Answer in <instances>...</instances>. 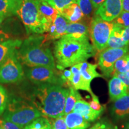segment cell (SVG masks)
Listing matches in <instances>:
<instances>
[{"label": "cell", "instance_id": "obj_18", "mask_svg": "<svg viewBox=\"0 0 129 129\" xmlns=\"http://www.w3.org/2000/svg\"><path fill=\"white\" fill-rule=\"evenodd\" d=\"M69 23H77L84 18V14L81 10L78 3H74L67 6L59 13Z\"/></svg>", "mask_w": 129, "mask_h": 129}, {"label": "cell", "instance_id": "obj_8", "mask_svg": "<svg viewBox=\"0 0 129 129\" xmlns=\"http://www.w3.org/2000/svg\"><path fill=\"white\" fill-rule=\"evenodd\" d=\"M26 77L32 83L38 85L55 84L63 87L64 84L60 75L54 71V69L47 67L30 68L26 72Z\"/></svg>", "mask_w": 129, "mask_h": 129}, {"label": "cell", "instance_id": "obj_19", "mask_svg": "<svg viewBox=\"0 0 129 129\" xmlns=\"http://www.w3.org/2000/svg\"><path fill=\"white\" fill-rule=\"evenodd\" d=\"M64 117L69 129H87L90 126V122L78 113L72 112Z\"/></svg>", "mask_w": 129, "mask_h": 129}, {"label": "cell", "instance_id": "obj_26", "mask_svg": "<svg viewBox=\"0 0 129 129\" xmlns=\"http://www.w3.org/2000/svg\"><path fill=\"white\" fill-rule=\"evenodd\" d=\"M129 72V54H125L115 62L114 67V73H125Z\"/></svg>", "mask_w": 129, "mask_h": 129}, {"label": "cell", "instance_id": "obj_36", "mask_svg": "<svg viewBox=\"0 0 129 129\" xmlns=\"http://www.w3.org/2000/svg\"><path fill=\"white\" fill-rule=\"evenodd\" d=\"M9 40H10V35L3 32V30H0V43H2V42L6 41Z\"/></svg>", "mask_w": 129, "mask_h": 129}, {"label": "cell", "instance_id": "obj_37", "mask_svg": "<svg viewBox=\"0 0 129 129\" xmlns=\"http://www.w3.org/2000/svg\"><path fill=\"white\" fill-rule=\"evenodd\" d=\"M91 1L94 9L97 10L104 3L105 0H91Z\"/></svg>", "mask_w": 129, "mask_h": 129}, {"label": "cell", "instance_id": "obj_42", "mask_svg": "<svg viewBox=\"0 0 129 129\" xmlns=\"http://www.w3.org/2000/svg\"><path fill=\"white\" fill-rule=\"evenodd\" d=\"M124 129H129V121H128L127 122H126L125 124L124 128Z\"/></svg>", "mask_w": 129, "mask_h": 129}, {"label": "cell", "instance_id": "obj_30", "mask_svg": "<svg viewBox=\"0 0 129 129\" xmlns=\"http://www.w3.org/2000/svg\"><path fill=\"white\" fill-rule=\"evenodd\" d=\"M8 105V94L6 88L0 85V115L7 109Z\"/></svg>", "mask_w": 129, "mask_h": 129}, {"label": "cell", "instance_id": "obj_31", "mask_svg": "<svg viewBox=\"0 0 129 129\" xmlns=\"http://www.w3.org/2000/svg\"><path fill=\"white\" fill-rule=\"evenodd\" d=\"M51 129H69L66 124L64 117H59L57 118H51Z\"/></svg>", "mask_w": 129, "mask_h": 129}, {"label": "cell", "instance_id": "obj_28", "mask_svg": "<svg viewBox=\"0 0 129 129\" xmlns=\"http://www.w3.org/2000/svg\"><path fill=\"white\" fill-rule=\"evenodd\" d=\"M112 22L114 25L118 26L123 29L129 26V12L122 11Z\"/></svg>", "mask_w": 129, "mask_h": 129}, {"label": "cell", "instance_id": "obj_41", "mask_svg": "<svg viewBox=\"0 0 129 129\" xmlns=\"http://www.w3.org/2000/svg\"><path fill=\"white\" fill-rule=\"evenodd\" d=\"M6 17H7L6 16L0 15V28H1V25H2L3 21H4V20L6 18Z\"/></svg>", "mask_w": 129, "mask_h": 129}, {"label": "cell", "instance_id": "obj_23", "mask_svg": "<svg viewBox=\"0 0 129 129\" xmlns=\"http://www.w3.org/2000/svg\"><path fill=\"white\" fill-rule=\"evenodd\" d=\"M37 4L40 12L46 19L50 26V25L55 20L56 17L60 14L57 10L46 1L43 0H37Z\"/></svg>", "mask_w": 129, "mask_h": 129}, {"label": "cell", "instance_id": "obj_20", "mask_svg": "<svg viewBox=\"0 0 129 129\" xmlns=\"http://www.w3.org/2000/svg\"><path fill=\"white\" fill-rule=\"evenodd\" d=\"M23 0H0V15H17Z\"/></svg>", "mask_w": 129, "mask_h": 129}, {"label": "cell", "instance_id": "obj_44", "mask_svg": "<svg viewBox=\"0 0 129 129\" xmlns=\"http://www.w3.org/2000/svg\"><path fill=\"white\" fill-rule=\"evenodd\" d=\"M0 129H4V128H3V127H1V125H0Z\"/></svg>", "mask_w": 129, "mask_h": 129}, {"label": "cell", "instance_id": "obj_5", "mask_svg": "<svg viewBox=\"0 0 129 129\" xmlns=\"http://www.w3.org/2000/svg\"><path fill=\"white\" fill-rule=\"evenodd\" d=\"M41 116V112L34 106L30 105L24 101H13L7 105L3 119L24 128Z\"/></svg>", "mask_w": 129, "mask_h": 129}, {"label": "cell", "instance_id": "obj_7", "mask_svg": "<svg viewBox=\"0 0 129 129\" xmlns=\"http://www.w3.org/2000/svg\"><path fill=\"white\" fill-rule=\"evenodd\" d=\"M128 47L122 48H106L101 51L98 57V66L103 75L106 78L113 75L115 62L128 54Z\"/></svg>", "mask_w": 129, "mask_h": 129}, {"label": "cell", "instance_id": "obj_40", "mask_svg": "<svg viewBox=\"0 0 129 129\" xmlns=\"http://www.w3.org/2000/svg\"><path fill=\"white\" fill-rule=\"evenodd\" d=\"M101 126V121L97 122L94 125H93V126H91L90 128L88 129H100Z\"/></svg>", "mask_w": 129, "mask_h": 129}, {"label": "cell", "instance_id": "obj_29", "mask_svg": "<svg viewBox=\"0 0 129 129\" xmlns=\"http://www.w3.org/2000/svg\"><path fill=\"white\" fill-rule=\"evenodd\" d=\"M78 4L84 16L87 17L91 15L94 10L91 0H78Z\"/></svg>", "mask_w": 129, "mask_h": 129}, {"label": "cell", "instance_id": "obj_15", "mask_svg": "<svg viewBox=\"0 0 129 129\" xmlns=\"http://www.w3.org/2000/svg\"><path fill=\"white\" fill-rule=\"evenodd\" d=\"M22 44L20 40H9L0 43V67L10 56L17 52Z\"/></svg>", "mask_w": 129, "mask_h": 129}, {"label": "cell", "instance_id": "obj_9", "mask_svg": "<svg viewBox=\"0 0 129 129\" xmlns=\"http://www.w3.org/2000/svg\"><path fill=\"white\" fill-rule=\"evenodd\" d=\"M24 73L17 53L10 56L0 67V83H17L23 78Z\"/></svg>", "mask_w": 129, "mask_h": 129}, {"label": "cell", "instance_id": "obj_4", "mask_svg": "<svg viewBox=\"0 0 129 129\" xmlns=\"http://www.w3.org/2000/svg\"><path fill=\"white\" fill-rule=\"evenodd\" d=\"M17 15L23 23L28 35L46 33L49 25L38 8L37 0H23Z\"/></svg>", "mask_w": 129, "mask_h": 129}, {"label": "cell", "instance_id": "obj_22", "mask_svg": "<svg viewBox=\"0 0 129 129\" xmlns=\"http://www.w3.org/2000/svg\"><path fill=\"white\" fill-rule=\"evenodd\" d=\"M124 29L114 25L111 34L108 41L106 48H122L128 47V45L127 44L122 38V32Z\"/></svg>", "mask_w": 129, "mask_h": 129}, {"label": "cell", "instance_id": "obj_17", "mask_svg": "<svg viewBox=\"0 0 129 129\" xmlns=\"http://www.w3.org/2000/svg\"><path fill=\"white\" fill-rule=\"evenodd\" d=\"M72 112L78 113L88 121H94L100 117L102 113L97 112L90 107L89 103L84 101L79 100L74 106Z\"/></svg>", "mask_w": 129, "mask_h": 129}, {"label": "cell", "instance_id": "obj_27", "mask_svg": "<svg viewBox=\"0 0 129 129\" xmlns=\"http://www.w3.org/2000/svg\"><path fill=\"white\" fill-rule=\"evenodd\" d=\"M50 4L54 9L60 13L64 7L68 6L74 4V3H78V0H43Z\"/></svg>", "mask_w": 129, "mask_h": 129}, {"label": "cell", "instance_id": "obj_3", "mask_svg": "<svg viewBox=\"0 0 129 129\" xmlns=\"http://www.w3.org/2000/svg\"><path fill=\"white\" fill-rule=\"evenodd\" d=\"M46 35H34L25 40L17 52L20 63L27 67H47L55 69L56 63L49 48L45 46Z\"/></svg>", "mask_w": 129, "mask_h": 129}, {"label": "cell", "instance_id": "obj_24", "mask_svg": "<svg viewBox=\"0 0 129 129\" xmlns=\"http://www.w3.org/2000/svg\"><path fill=\"white\" fill-rule=\"evenodd\" d=\"M69 92L66 101L63 117H64L69 113L72 112L77 102L79 100L83 99L80 93L77 90L72 87H69Z\"/></svg>", "mask_w": 129, "mask_h": 129}, {"label": "cell", "instance_id": "obj_13", "mask_svg": "<svg viewBox=\"0 0 129 129\" xmlns=\"http://www.w3.org/2000/svg\"><path fill=\"white\" fill-rule=\"evenodd\" d=\"M70 70L72 72V76L69 81L68 88L72 87L77 90H84L88 91L91 94V97L94 96L95 94L91 90L90 84L88 83L82 76L78 65L75 64L73 67H71Z\"/></svg>", "mask_w": 129, "mask_h": 129}, {"label": "cell", "instance_id": "obj_35", "mask_svg": "<svg viewBox=\"0 0 129 129\" xmlns=\"http://www.w3.org/2000/svg\"><path fill=\"white\" fill-rule=\"evenodd\" d=\"M122 38L127 44L129 45V26L122 30Z\"/></svg>", "mask_w": 129, "mask_h": 129}, {"label": "cell", "instance_id": "obj_12", "mask_svg": "<svg viewBox=\"0 0 129 129\" xmlns=\"http://www.w3.org/2000/svg\"><path fill=\"white\" fill-rule=\"evenodd\" d=\"M69 22L64 19L62 16L59 14L54 22L50 25L47 34L46 35V40H59L64 36L66 34L67 25Z\"/></svg>", "mask_w": 129, "mask_h": 129}, {"label": "cell", "instance_id": "obj_11", "mask_svg": "<svg viewBox=\"0 0 129 129\" xmlns=\"http://www.w3.org/2000/svg\"><path fill=\"white\" fill-rule=\"evenodd\" d=\"M110 113L115 121L129 117V93L114 101L111 108Z\"/></svg>", "mask_w": 129, "mask_h": 129}, {"label": "cell", "instance_id": "obj_14", "mask_svg": "<svg viewBox=\"0 0 129 129\" xmlns=\"http://www.w3.org/2000/svg\"><path fill=\"white\" fill-rule=\"evenodd\" d=\"M109 98L112 101L122 98L128 93V88L120 78L113 75L108 83Z\"/></svg>", "mask_w": 129, "mask_h": 129}, {"label": "cell", "instance_id": "obj_25", "mask_svg": "<svg viewBox=\"0 0 129 129\" xmlns=\"http://www.w3.org/2000/svg\"><path fill=\"white\" fill-rule=\"evenodd\" d=\"M23 129H51V125L48 118L40 117L24 127Z\"/></svg>", "mask_w": 129, "mask_h": 129}, {"label": "cell", "instance_id": "obj_1", "mask_svg": "<svg viewBox=\"0 0 129 129\" xmlns=\"http://www.w3.org/2000/svg\"><path fill=\"white\" fill-rule=\"evenodd\" d=\"M96 50L89 39L78 40L64 35L54 43L56 67L60 71L73 67L95 56Z\"/></svg>", "mask_w": 129, "mask_h": 129}, {"label": "cell", "instance_id": "obj_16", "mask_svg": "<svg viewBox=\"0 0 129 129\" xmlns=\"http://www.w3.org/2000/svg\"><path fill=\"white\" fill-rule=\"evenodd\" d=\"M64 35L78 40L89 39L90 30L87 26L80 22L68 23Z\"/></svg>", "mask_w": 129, "mask_h": 129}, {"label": "cell", "instance_id": "obj_6", "mask_svg": "<svg viewBox=\"0 0 129 129\" xmlns=\"http://www.w3.org/2000/svg\"><path fill=\"white\" fill-rule=\"evenodd\" d=\"M114 24L107 22L95 15L91 20L90 35L93 46L98 51H102L106 48L108 41L111 34Z\"/></svg>", "mask_w": 129, "mask_h": 129}, {"label": "cell", "instance_id": "obj_33", "mask_svg": "<svg viewBox=\"0 0 129 129\" xmlns=\"http://www.w3.org/2000/svg\"><path fill=\"white\" fill-rule=\"evenodd\" d=\"M0 125L4 129H23L12 121L0 118Z\"/></svg>", "mask_w": 129, "mask_h": 129}, {"label": "cell", "instance_id": "obj_32", "mask_svg": "<svg viewBox=\"0 0 129 129\" xmlns=\"http://www.w3.org/2000/svg\"><path fill=\"white\" fill-rule=\"evenodd\" d=\"M91 98H92V100L89 102L90 107L95 111L102 113L104 111L105 107L100 104L98 97L95 95L94 96L91 97Z\"/></svg>", "mask_w": 129, "mask_h": 129}, {"label": "cell", "instance_id": "obj_10", "mask_svg": "<svg viewBox=\"0 0 129 129\" xmlns=\"http://www.w3.org/2000/svg\"><path fill=\"white\" fill-rule=\"evenodd\" d=\"M122 12V0H105L94 14L104 20L112 22Z\"/></svg>", "mask_w": 129, "mask_h": 129}, {"label": "cell", "instance_id": "obj_2", "mask_svg": "<svg viewBox=\"0 0 129 129\" xmlns=\"http://www.w3.org/2000/svg\"><path fill=\"white\" fill-rule=\"evenodd\" d=\"M69 92V88L59 85H40L33 93L32 104L45 117H62Z\"/></svg>", "mask_w": 129, "mask_h": 129}, {"label": "cell", "instance_id": "obj_43", "mask_svg": "<svg viewBox=\"0 0 129 129\" xmlns=\"http://www.w3.org/2000/svg\"><path fill=\"white\" fill-rule=\"evenodd\" d=\"M114 129H118V127L117 126H115V127H114Z\"/></svg>", "mask_w": 129, "mask_h": 129}, {"label": "cell", "instance_id": "obj_21", "mask_svg": "<svg viewBox=\"0 0 129 129\" xmlns=\"http://www.w3.org/2000/svg\"><path fill=\"white\" fill-rule=\"evenodd\" d=\"M79 70L82 76L88 83L91 84L93 79L102 77V75L96 71L98 65L90 63L87 62H84L77 64Z\"/></svg>", "mask_w": 129, "mask_h": 129}, {"label": "cell", "instance_id": "obj_38", "mask_svg": "<svg viewBox=\"0 0 129 129\" xmlns=\"http://www.w3.org/2000/svg\"><path fill=\"white\" fill-rule=\"evenodd\" d=\"M112 124L108 121H101V126L100 129H114Z\"/></svg>", "mask_w": 129, "mask_h": 129}, {"label": "cell", "instance_id": "obj_39", "mask_svg": "<svg viewBox=\"0 0 129 129\" xmlns=\"http://www.w3.org/2000/svg\"><path fill=\"white\" fill-rule=\"evenodd\" d=\"M122 11L129 12V0H122Z\"/></svg>", "mask_w": 129, "mask_h": 129}, {"label": "cell", "instance_id": "obj_34", "mask_svg": "<svg viewBox=\"0 0 129 129\" xmlns=\"http://www.w3.org/2000/svg\"><path fill=\"white\" fill-rule=\"evenodd\" d=\"M113 75L120 78L126 85L127 88L129 90V72H125V73H115Z\"/></svg>", "mask_w": 129, "mask_h": 129}]
</instances>
